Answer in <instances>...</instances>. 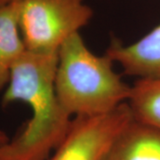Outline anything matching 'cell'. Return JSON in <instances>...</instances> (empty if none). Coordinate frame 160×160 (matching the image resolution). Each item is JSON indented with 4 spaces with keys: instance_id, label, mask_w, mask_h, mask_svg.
I'll list each match as a JSON object with an SVG mask.
<instances>
[{
    "instance_id": "7",
    "label": "cell",
    "mask_w": 160,
    "mask_h": 160,
    "mask_svg": "<svg viewBox=\"0 0 160 160\" xmlns=\"http://www.w3.org/2000/svg\"><path fill=\"white\" fill-rule=\"evenodd\" d=\"M26 51L19 28L15 0L0 8V92L6 90L12 68Z\"/></svg>"
},
{
    "instance_id": "1",
    "label": "cell",
    "mask_w": 160,
    "mask_h": 160,
    "mask_svg": "<svg viewBox=\"0 0 160 160\" xmlns=\"http://www.w3.org/2000/svg\"><path fill=\"white\" fill-rule=\"evenodd\" d=\"M57 63L58 53L26 51L12 68L2 106L22 102L32 117L20 134L0 146V160H47L66 136L72 118L56 95Z\"/></svg>"
},
{
    "instance_id": "6",
    "label": "cell",
    "mask_w": 160,
    "mask_h": 160,
    "mask_svg": "<svg viewBox=\"0 0 160 160\" xmlns=\"http://www.w3.org/2000/svg\"><path fill=\"white\" fill-rule=\"evenodd\" d=\"M103 160H160V131L133 118L118 134Z\"/></svg>"
},
{
    "instance_id": "9",
    "label": "cell",
    "mask_w": 160,
    "mask_h": 160,
    "mask_svg": "<svg viewBox=\"0 0 160 160\" xmlns=\"http://www.w3.org/2000/svg\"><path fill=\"white\" fill-rule=\"evenodd\" d=\"M9 140H10V139H9V138H8V136L6 135V132L0 130V146L7 142Z\"/></svg>"
},
{
    "instance_id": "10",
    "label": "cell",
    "mask_w": 160,
    "mask_h": 160,
    "mask_svg": "<svg viewBox=\"0 0 160 160\" xmlns=\"http://www.w3.org/2000/svg\"><path fill=\"white\" fill-rule=\"evenodd\" d=\"M13 1H15V0H0V8L3 7V6H7L9 4H11Z\"/></svg>"
},
{
    "instance_id": "3",
    "label": "cell",
    "mask_w": 160,
    "mask_h": 160,
    "mask_svg": "<svg viewBox=\"0 0 160 160\" xmlns=\"http://www.w3.org/2000/svg\"><path fill=\"white\" fill-rule=\"evenodd\" d=\"M18 21L26 50L58 53L62 44L93 15L84 0H17Z\"/></svg>"
},
{
    "instance_id": "2",
    "label": "cell",
    "mask_w": 160,
    "mask_h": 160,
    "mask_svg": "<svg viewBox=\"0 0 160 160\" xmlns=\"http://www.w3.org/2000/svg\"><path fill=\"white\" fill-rule=\"evenodd\" d=\"M113 62L106 53L92 52L79 33L63 43L54 86L61 105L71 117L107 114L128 102L132 86L115 72Z\"/></svg>"
},
{
    "instance_id": "8",
    "label": "cell",
    "mask_w": 160,
    "mask_h": 160,
    "mask_svg": "<svg viewBox=\"0 0 160 160\" xmlns=\"http://www.w3.org/2000/svg\"><path fill=\"white\" fill-rule=\"evenodd\" d=\"M127 103L134 119L160 131V80L138 79Z\"/></svg>"
},
{
    "instance_id": "5",
    "label": "cell",
    "mask_w": 160,
    "mask_h": 160,
    "mask_svg": "<svg viewBox=\"0 0 160 160\" xmlns=\"http://www.w3.org/2000/svg\"><path fill=\"white\" fill-rule=\"evenodd\" d=\"M106 54L119 64L125 74L138 79L160 80V24L131 45L113 40Z\"/></svg>"
},
{
    "instance_id": "4",
    "label": "cell",
    "mask_w": 160,
    "mask_h": 160,
    "mask_svg": "<svg viewBox=\"0 0 160 160\" xmlns=\"http://www.w3.org/2000/svg\"><path fill=\"white\" fill-rule=\"evenodd\" d=\"M132 119L127 102L107 114L75 117L66 136L47 160H103L118 134Z\"/></svg>"
}]
</instances>
